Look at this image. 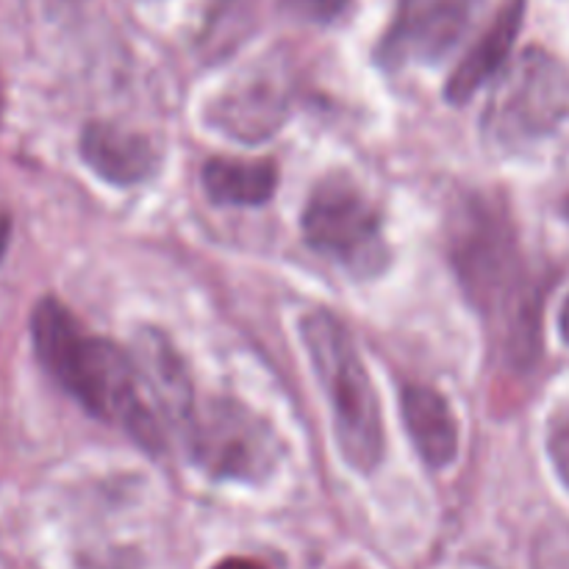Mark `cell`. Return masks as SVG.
<instances>
[{"label":"cell","instance_id":"1","mask_svg":"<svg viewBox=\"0 0 569 569\" xmlns=\"http://www.w3.org/2000/svg\"><path fill=\"white\" fill-rule=\"evenodd\" d=\"M448 253L461 292L498 333L506 361L517 370L531 367L542 342V292L528 278L503 206L465 194L448 220Z\"/></svg>","mask_w":569,"mask_h":569},{"label":"cell","instance_id":"2","mask_svg":"<svg viewBox=\"0 0 569 569\" xmlns=\"http://www.w3.org/2000/svg\"><path fill=\"white\" fill-rule=\"evenodd\" d=\"M31 345L42 370L89 415L114 426L148 453L164 450V428L144 400V383L126 350L89 333L53 298L33 306Z\"/></svg>","mask_w":569,"mask_h":569},{"label":"cell","instance_id":"3","mask_svg":"<svg viewBox=\"0 0 569 569\" xmlns=\"http://www.w3.org/2000/svg\"><path fill=\"white\" fill-rule=\"evenodd\" d=\"M300 337L326 392L339 453L353 470L372 472L381 465L387 445L383 417L353 337L331 311H309L300 320Z\"/></svg>","mask_w":569,"mask_h":569},{"label":"cell","instance_id":"4","mask_svg":"<svg viewBox=\"0 0 569 569\" xmlns=\"http://www.w3.org/2000/svg\"><path fill=\"white\" fill-rule=\"evenodd\" d=\"M569 114V70L545 48H528L506 67L483 111V133L515 153L542 142Z\"/></svg>","mask_w":569,"mask_h":569},{"label":"cell","instance_id":"5","mask_svg":"<svg viewBox=\"0 0 569 569\" xmlns=\"http://www.w3.org/2000/svg\"><path fill=\"white\" fill-rule=\"evenodd\" d=\"M176 431L189 459L220 481H267L283 456L270 422L231 398H194Z\"/></svg>","mask_w":569,"mask_h":569},{"label":"cell","instance_id":"6","mask_svg":"<svg viewBox=\"0 0 569 569\" xmlns=\"http://www.w3.org/2000/svg\"><path fill=\"white\" fill-rule=\"evenodd\" d=\"M300 231L315 253L359 281L378 278L392 261L381 214L348 176H328L311 189Z\"/></svg>","mask_w":569,"mask_h":569},{"label":"cell","instance_id":"7","mask_svg":"<svg viewBox=\"0 0 569 569\" xmlns=\"http://www.w3.org/2000/svg\"><path fill=\"white\" fill-rule=\"evenodd\" d=\"M481 6L483 0H398L392 22L376 48L378 64L403 70L448 59Z\"/></svg>","mask_w":569,"mask_h":569},{"label":"cell","instance_id":"8","mask_svg":"<svg viewBox=\"0 0 569 569\" xmlns=\"http://www.w3.org/2000/svg\"><path fill=\"white\" fill-rule=\"evenodd\" d=\"M81 159L103 181L114 187H133L159 170L161 148L150 133L98 120L83 126Z\"/></svg>","mask_w":569,"mask_h":569},{"label":"cell","instance_id":"9","mask_svg":"<svg viewBox=\"0 0 569 569\" xmlns=\"http://www.w3.org/2000/svg\"><path fill=\"white\" fill-rule=\"evenodd\" d=\"M522 20H526V0H503L487 31L478 37V42L467 50L459 67L450 72L448 87H445V98L450 103H467L483 83L492 81L509 64V56L515 50L517 37H520Z\"/></svg>","mask_w":569,"mask_h":569},{"label":"cell","instance_id":"10","mask_svg":"<svg viewBox=\"0 0 569 569\" xmlns=\"http://www.w3.org/2000/svg\"><path fill=\"white\" fill-rule=\"evenodd\" d=\"M133 365H137L144 392H148V398H153L156 409L164 415V420L172 422V428L181 426L198 395H194L187 365L170 345V339L153 328L139 333Z\"/></svg>","mask_w":569,"mask_h":569},{"label":"cell","instance_id":"11","mask_svg":"<svg viewBox=\"0 0 569 569\" xmlns=\"http://www.w3.org/2000/svg\"><path fill=\"white\" fill-rule=\"evenodd\" d=\"M403 426L428 467H450L459 456V422L437 389L409 383L400 392Z\"/></svg>","mask_w":569,"mask_h":569},{"label":"cell","instance_id":"12","mask_svg":"<svg viewBox=\"0 0 569 569\" xmlns=\"http://www.w3.org/2000/svg\"><path fill=\"white\" fill-rule=\"evenodd\" d=\"M211 120L217 128L242 142H261L272 137L287 120V94L270 78H253L228 89L214 103Z\"/></svg>","mask_w":569,"mask_h":569},{"label":"cell","instance_id":"13","mask_svg":"<svg viewBox=\"0 0 569 569\" xmlns=\"http://www.w3.org/2000/svg\"><path fill=\"white\" fill-rule=\"evenodd\" d=\"M278 187V170L261 159H211L203 167V189L217 206H261Z\"/></svg>","mask_w":569,"mask_h":569},{"label":"cell","instance_id":"14","mask_svg":"<svg viewBox=\"0 0 569 569\" xmlns=\"http://www.w3.org/2000/svg\"><path fill=\"white\" fill-rule=\"evenodd\" d=\"M531 569H569V522H550L537 533Z\"/></svg>","mask_w":569,"mask_h":569},{"label":"cell","instance_id":"15","mask_svg":"<svg viewBox=\"0 0 569 569\" xmlns=\"http://www.w3.org/2000/svg\"><path fill=\"white\" fill-rule=\"evenodd\" d=\"M348 3L350 0H278L283 14L300 22H311V26H331L345 14Z\"/></svg>","mask_w":569,"mask_h":569},{"label":"cell","instance_id":"16","mask_svg":"<svg viewBox=\"0 0 569 569\" xmlns=\"http://www.w3.org/2000/svg\"><path fill=\"white\" fill-rule=\"evenodd\" d=\"M548 453L556 467V476L569 492V406H561L548 422Z\"/></svg>","mask_w":569,"mask_h":569},{"label":"cell","instance_id":"17","mask_svg":"<svg viewBox=\"0 0 569 569\" xmlns=\"http://www.w3.org/2000/svg\"><path fill=\"white\" fill-rule=\"evenodd\" d=\"M214 569H270L264 561L248 559V556H233V559H222Z\"/></svg>","mask_w":569,"mask_h":569},{"label":"cell","instance_id":"18","mask_svg":"<svg viewBox=\"0 0 569 569\" xmlns=\"http://www.w3.org/2000/svg\"><path fill=\"white\" fill-rule=\"evenodd\" d=\"M11 239V217L6 211H0V261H3L6 250H9Z\"/></svg>","mask_w":569,"mask_h":569},{"label":"cell","instance_id":"19","mask_svg":"<svg viewBox=\"0 0 569 569\" xmlns=\"http://www.w3.org/2000/svg\"><path fill=\"white\" fill-rule=\"evenodd\" d=\"M559 328H561V337H565V339H567V345H569V298L565 300V309H561Z\"/></svg>","mask_w":569,"mask_h":569}]
</instances>
